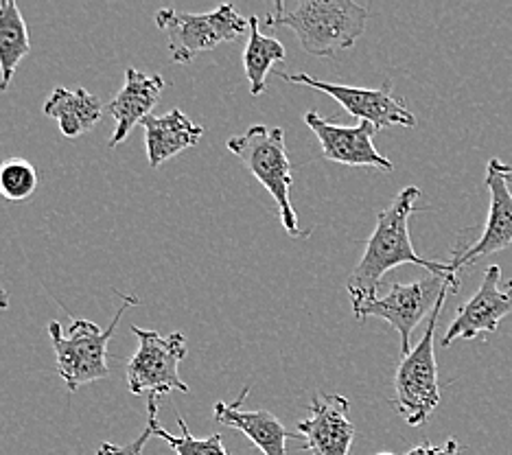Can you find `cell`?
<instances>
[{
	"instance_id": "cell-1",
	"label": "cell",
	"mask_w": 512,
	"mask_h": 455,
	"mask_svg": "<svg viewBox=\"0 0 512 455\" xmlns=\"http://www.w3.org/2000/svg\"><path fill=\"white\" fill-rule=\"evenodd\" d=\"M418 197H421V189L418 186H407V189L394 197L388 208H383L377 215V226L366 243L362 261L357 263L346 283L353 309L375 300L379 296L383 276L399 265L425 267L429 274L440 278L460 276V270L451 261H427L414 250L410 239V217Z\"/></svg>"
},
{
	"instance_id": "cell-2",
	"label": "cell",
	"mask_w": 512,
	"mask_h": 455,
	"mask_svg": "<svg viewBox=\"0 0 512 455\" xmlns=\"http://www.w3.org/2000/svg\"><path fill=\"white\" fill-rule=\"evenodd\" d=\"M368 9L353 0H276L267 27H289L305 53L329 57L353 49L362 38Z\"/></svg>"
},
{
	"instance_id": "cell-3",
	"label": "cell",
	"mask_w": 512,
	"mask_h": 455,
	"mask_svg": "<svg viewBox=\"0 0 512 455\" xmlns=\"http://www.w3.org/2000/svg\"><path fill=\"white\" fill-rule=\"evenodd\" d=\"M226 145L274 197L278 217H281L287 235L294 239H309L311 230H300L296 208L292 204V160H289L285 132L281 127L252 125L246 134L228 138Z\"/></svg>"
},
{
	"instance_id": "cell-4",
	"label": "cell",
	"mask_w": 512,
	"mask_h": 455,
	"mask_svg": "<svg viewBox=\"0 0 512 455\" xmlns=\"http://www.w3.org/2000/svg\"><path fill=\"white\" fill-rule=\"evenodd\" d=\"M141 305L136 296H123V305L116 311L108 329H101L90 320H75L71 329L53 320L49 322V335L55 348L57 375L68 385V392H77L81 385L103 381L110 377L108 368V344L119 326L121 318L132 309Z\"/></svg>"
},
{
	"instance_id": "cell-5",
	"label": "cell",
	"mask_w": 512,
	"mask_h": 455,
	"mask_svg": "<svg viewBox=\"0 0 512 455\" xmlns=\"http://www.w3.org/2000/svg\"><path fill=\"white\" fill-rule=\"evenodd\" d=\"M453 289H445L438 298L432 315L427 318V329L410 353L403 355L401 364L394 375V399L392 405L407 425L418 427L432 416L440 403V385H438V364L434 337L438 329V318L445 309L447 296Z\"/></svg>"
},
{
	"instance_id": "cell-6",
	"label": "cell",
	"mask_w": 512,
	"mask_h": 455,
	"mask_svg": "<svg viewBox=\"0 0 512 455\" xmlns=\"http://www.w3.org/2000/svg\"><path fill=\"white\" fill-rule=\"evenodd\" d=\"M154 20L167 35L169 55L176 64H191L197 55L213 51L219 44L235 42L250 27V22L228 3L208 14H184L165 7Z\"/></svg>"
},
{
	"instance_id": "cell-7",
	"label": "cell",
	"mask_w": 512,
	"mask_h": 455,
	"mask_svg": "<svg viewBox=\"0 0 512 455\" xmlns=\"http://www.w3.org/2000/svg\"><path fill=\"white\" fill-rule=\"evenodd\" d=\"M130 331L138 340V350L125 368L130 392L158 396V399L169 392L189 394V385L178 375L180 361L186 357V337L178 331L160 335L141 326H132Z\"/></svg>"
},
{
	"instance_id": "cell-8",
	"label": "cell",
	"mask_w": 512,
	"mask_h": 455,
	"mask_svg": "<svg viewBox=\"0 0 512 455\" xmlns=\"http://www.w3.org/2000/svg\"><path fill=\"white\" fill-rule=\"evenodd\" d=\"M445 289H453V294L460 291V276L440 278L432 276L425 280H416L410 285L392 283L386 296H377L366 305L353 309L357 320L379 318L386 320L401 337V353L407 355L412 350V333L418 324L432 315L438 298Z\"/></svg>"
},
{
	"instance_id": "cell-9",
	"label": "cell",
	"mask_w": 512,
	"mask_h": 455,
	"mask_svg": "<svg viewBox=\"0 0 512 455\" xmlns=\"http://www.w3.org/2000/svg\"><path fill=\"white\" fill-rule=\"evenodd\" d=\"M287 84H296V86H307L318 92H324L331 99H335L342 108L353 114L359 123L366 121L377 127V130H383V127H392V125H401V127H414L416 125V116L407 110V105L403 99L394 97L392 84L386 81L381 88H355V86H344V84H333V81H322V79H313L307 73H296V75H287V73H278Z\"/></svg>"
},
{
	"instance_id": "cell-10",
	"label": "cell",
	"mask_w": 512,
	"mask_h": 455,
	"mask_svg": "<svg viewBox=\"0 0 512 455\" xmlns=\"http://www.w3.org/2000/svg\"><path fill=\"white\" fill-rule=\"evenodd\" d=\"M512 167L499 158H491L486 165L484 184L491 195V206H488V219L484 232L473 245L464 252H453L451 263L462 270V267L473 265V261L482 256L506 250L512 245Z\"/></svg>"
},
{
	"instance_id": "cell-11",
	"label": "cell",
	"mask_w": 512,
	"mask_h": 455,
	"mask_svg": "<svg viewBox=\"0 0 512 455\" xmlns=\"http://www.w3.org/2000/svg\"><path fill=\"white\" fill-rule=\"evenodd\" d=\"M499 280H502V267L488 265L480 289L458 307L456 318L442 335V346L447 348L456 340H475L480 333H497L499 322L512 311V280H508L504 289L499 287Z\"/></svg>"
},
{
	"instance_id": "cell-12",
	"label": "cell",
	"mask_w": 512,
	"mask_h": 455,
	"mask_svg": "<svg viewBox=\"0 0 512 455\" xmlns=\"http://www.w3.org/2000/svg\"><path fill=\"white\" fill-rule=\"evenodd\" d=\"M311 455H348L355 438L351 403L342 394H316L309 403V418L296 427Z\"/></svg>"
},
{
	"instance_id": "cell-13",
	"label": "cell",
	"mask_w": 512,
	"mask_h": 455,
	"mask_svg": "<svg viewBox=\"0 0 512 455\" xmlns=\"http://www.w3.org/2000/svg\"><path fill=\"white\" fill-rule=\"evenodd\" d=\"M305 123L318 136L322 154L327 160L346 167H372L381 171L394 169L392 162L379 154L375 143H372V138L379 132L372 123L362 121L355 127H342L322 119L316 110L305 114Z\"/></svg>"
},
{
	"instance_id": "cell-14",
	"label": "cell",
	"mask_w": 512,
	"mask_h": 455,
	"mask_svg": "<svg viewBox=\"0 0 512 455\" xmlns=\"http://www.w3.org/2000/svg\"><path fill=\"white\" fill-rule=\"evenodd\" d=\"M162 90H165V79L160 75H145L143 70L136 68L125 70V84L106 108L116 123L108 143L110 149L119 147L136 125H141L147 116H151L149 112L154 110Z\"/></svg>"
},
{
	"instance_id": "cell-15",
	"label": "cell",
	"mask_w": 512,
	"mask_h": 455,
	"mask_svg": "<svg viewBox=\"0 0 512 455\" xmlns=\"http://www.w3.org/2000/svg\"><path fill=\"white\" fill-rule=\"evenodd\" d=\"M250 388L241 390L237 401H219L215 405V418L221 425L241 431L243 436L252 440L256 449H261L263 455H285V445L289 438H294L292 431H287L285 425L274 414L265 410L246 412L241 410V403L248 399Z\"/></svg>"
},
{
	"instance_id": "cell-16",
	"label": "cell",
	"mask_w": 512,
	"mask_h": 455,
	"mask_svg": "<svg viewBox=\"0 0 512 455\" xmlns=\"http://www.w3.org/2000/svg\"><path fill=\"white\" fill-rule=\"evenodd\" d=\"M145 130L147 162L158 169L167 160L180 156L182 151L195 147L204 136V127L195 125L182 110H171L162 116H147L141 123Z\"/></svg>"
},
{
	"instance_id": "cell-17",
	"label": "cell",
	"mask_w": 512,
	"mask_h": 455,
	"mask_svg": "<svg viewBox=\"0 0 512 455\" xmlns=\"http://www.w3.org/2000/svg\"><path fill=\"white\" fill-rule=\"evenodd\" d=\"M44 114L60 123V132L68 140H75L95 130L103 116V103L86 88L68 90L57 86L44 103Z\"/></svg>"
},
{
	"instance_id": "cell-18",
	"label": "cell",
	"mask_w": 512,
	"mask_h": 455,
	"mask_svg": "<svg viewBox=\"0 0 512 455\" xmlns=\"http://www.w3.org/2000/svg\"><path fill=\"white\" fill-rule=\"evenodd\" d=\"M31 53L27 22L14 0H0V90H7L20 62Z\"/></svg>"
},
{
	"instance_id": "cell-19",
	"label": "cell",
	"mask_w": 512,
	"mask_h": 455,
	"mask_svg": "<svg viewBox=\"0 0 512 455\" xmlns=\"http://www.w3.org/2000/svg\"><path fill=\"white\" fill-rule=\"evenodd\" d=\"M250 22V38L246 53H243V70L250 81L252 97H259L265 92V77L272 73L276 62L285 60V46L276 38L261 33V20L256 16L248 18Z\"/></svg>"
},
{
	"instance_id": "cell-20",
	"label": "cell",
	"mask_w": 512,
	"mask_h": 455,
	"mask_svg": "<svg viewBox=\"0 0 512 455\" xmlns=\"http://www.w3.org/2000/svg\"><path fill=\"white\" fill-rule=\"evenodd\" d=\"M158 401H160L158 396H149L147 399V412H149L147 423L154 427V436L165 440L167 445L178 455H228V451L224 447V440H221L219 434H213L208 438H195L180 412H176L178 425H180V436H173L171 431L162 429L158 425Z\"/></svg>"
},
{
	"instance_id": "cell-21",
	"label": "cell",
	"mask_w": 512,
	"mask_h": 455,
	"mask_svg": "<svg viewBox=\"0 0 512 455\" xmlns=\"http://www.w3.org/2000/svg\"><path fill=\"white\" fill-rule=\"evenodd\" d=\"M38 169L22 158H9L0 165V197L9 202H22L38 189Z\"/></svg>"
},
{
	"instance_id": "cell-22",
	"label": "cell",
	"mask_w": 512,
	"mask_h": 455,
	"mask_svg": "<svg viewBox=\"0 0 512 455\" xmlns=\"http://www.w3.org/2000/svg\"><path fill=\"white\" fill-rule=\"evenodd\" d=\"M151 436H154V427L147 423L143 434L138 436L134 442H130V445H114V442H103L97 455H143V449Z\"/></svg>"
},
{
	"instance_id": "cell-23",
	"label": "cell",
	"mask_w": 512,
	"mask_h": 455,
	"mask_svg": "<svg viewBox=\"0 0 512 455\" xmlns=\"http://www.w3.org/2000/svg\"><path fill=\"white\" fill-rule=\"evenodd\" d=\"M460 453V442L456 438H449L445 445H418L412 451H407V455H458Z\"/></svg>"
},
{
	"instance_id": "cell-24",
	"label": "cell",
	"mask_w": 512,
	"mask_h": 455,
	"mask_svg": "<svg viewBox=\"0 0 512 455\" xmlns=\"http://www.w3.org/2000/svg\"><path fill=\"white\" fill-rule=\"evenodd\" d=\"M9 307V298H7V291L0 287V311H5Z\"/></svg>"
},
{
	"instance_id": "cell-25",
	"label": "cell",
	"mask_w": 512,
	"mask_h": 455,
	"mask_svg": "<svg viewBox=\"0 0 512 455\" xmlns=\"http://www.w3.org/2000/svg\"><path fill=\"white\" fill-rule=\"evenodd\" d=\"M377 455H394V453H377Z\"/></svg>"
}]
</instances>
